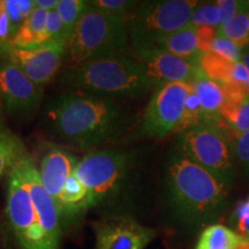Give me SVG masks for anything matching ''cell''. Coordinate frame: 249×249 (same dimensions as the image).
<instances>
[{
	"label": "cell",
	"mask_w": 249,
	"mask_h": 249,
	"mask_svg": "<svg viewBox=\"0 0 249 249\" xmlns=\"http://www.w3.org/2000/svg\"><path fill=\"white\" fill-rule=\"evenodd\" d=\"M55 138L80 150H91L123 132L126 112L114 99L73 91L59 95L48 113Z\"/></svg>",
	"instance_id": "obj_1"
},
{
	"label": "cell",
	"mask_w": 249,
	"mask_h": 249,
	"mask_svg": "<svg viewBox=\"0 0 249 249\" xmlns=\"http://www.w3.org/2000/svg\"><path fill=\"white\" fill-rule=\"evenodd\" d=\"M165 183L174 214L194 225L216 219L225 208L231 188L177 151L167 160Z\"/></svg>",
	"instance_id": "obj_2"
},
{
	"label": "cell",
	"mask_w": 249,
	"mask_h": 249,
	"mask_svg": "<svg viewBox=\"0 0 249 249\" xmlns=\"http://www.w3.org/2000/svg\"><path fill=\"white\" fill-rule=\"evenodd\" d=\"M61 82L76 91L99 97L139 96L155 87L142 65L128 54L90 60L61 71Z\"/></svg>",
	"instance_id": "obj_3"
},
{
	"label": "cell",
	"mask_w": 249,
	"mask_h": 249,
	"mask_svg": "<svg viewBox=\"0 0 249 249\" xmlns=\"http://www.w3.org/2000/svg\"><path fill=\"white\" fill-rule=\"evenodd\" d=\"M128 20L113 17L88 5L67 43V66L95 59L127 54Z\"/></svg>",
	"instance_id": "obj_4"
},
{
	"label": "cell",
	"mask_w": 249,
	"mask_h": 249,
	"mask_svg": "<svg viewBox=\"0 0 249 249\" xmlns=\"http://www.w3.org/2000/svg\"><path fill=\"white\" fill-rule=\"evenodd\" d=\"M198 4L200 2L194 0L142 2L128 20L129 40L133 50L154 46L163 37L188 26Z\"/></svg>",
	"instance_id": "obj_5"
},
{
	"label": "cell",
	"mask_w": 249,
	"mask_h": 249,
	"mask_svg": "<svg viewBox=\"0 0 249 249\" xmlns=\"http://www.w3.org/2000/svg\"><path fill=\"white\" fill-rule=\"evenodd\" d=\"M132 155L120 150H92L77 160L74 174L88 191L91 207L116 198L128 181Z\"/></svg>",
	"instance_id": "obj_6"
},
{
	"label": "cell",
	"mask_w": 249,
	"mask_h": 249,
	"mask_svg": "<svg viewBox=\"0 0 249 249\" xmlns=\"http://www.w3.org/2000/svg\"><path fill=\"white\" fill-rule=\"evenodd\" d=\"M176 151L232 186L235 176L232 142L213 124L202 123L179 133Z\"/></svg>",
	"instance_id": "obj_7"
},
{
	"label": "cell",
	"mask_w": 249,
	"mask_h": 249,
	"mask_svg": "<svg viewBox=\"0 0 249 249\" xmlns=\"http://www.w3.org/2000/svg\"><path fill=\"white\" fill-rule=\"evenodd\" d=\"M6 216L21 249H55L40 226L18 161L7 176Z\"/></svg>",
	"instance_id": "obj_8"
},
{
	"label": "cell",
	"mask_w": 249,
	"mask_h": 249,
	"mask_svg": "<svg viewBox=\"0 0 249 249\" xmlns=\"http://www.w3.org/2000/svg\"><path fill=\"white\" fill-rule=\"evenodd\" d=\"M191 90L192 85L186 82H171L156 89L143 114V133L149 138L163 139L176 132Z\"/></svg>",
	"instance_id": "obj_9"
},
{
	"label": "cell",
	"mask_w": 249,
	"mask_h": 249,
	"mask_svg": "<svg viewBox=\"0 0 249 249\" xmlns=\"http://www.w3.org/2000/svg\"><path fill=\"white\" fill-rule=\"evenodd\" d=\"M42 87L34 83L22 71L0 58V103L8 116H30L43 101Z\"/></svg>",
	"instance_id": "obj_10"
},
{
	"label": "cell",
	"mask_w": 249,
	"mask_h": 249,
	"mask_svg": "<svg viewBox=\"0 0 249 249\" xmlns=\"http://www.w3.org/2000/svg\"><path fill=\"white\" fill-rule=\"evenodd\" d=\"M66 53L67 43L58 42L33 49H11L2 59L11 61L34 83L44 88L61 71Z\"/></svg>",
	"instance_id": "obj_11"
},
{
	"label": "cell",
	"mask_w": 249,
	"mask_h": 249,
	"mask_svg": "<svg viewBox=\"0 0 249 249\" xmlns=\"http://www.w3.org/2000/svg\"><path fill=\"white\" fill-rule=\"evenodd\" d=\"M134 54L142 65L155 90L171 82L193 83L203 75L197 64L176 57L156 46L134 50Z\"/></svg>",
	"instance_id": "obj_12"
},
{
	"label": "cell",
	"mask_w": 249,
	"mask_h": 249,
	"mask_svg": "<svg viewBox=\"0 0 249 249\" xmlns=\"http://www.w3.org/2000/svg\"><path fill=\"white\" fill-rule=\"evenodd\" d=\"M95 249H145L156 238V232L133 218L111 216L93 225Z\"/></svg>",
	"instance_id": "obj_13"
},
{
	"label": "cell",
	"mask_w": 249,
	"mask_h": 249,
	"mask_svg": "<svg viewBox=\"0 0 249 249\" xmlns=\"http://www.w3.org/2000/svg\"><path fill=\"white\" fill-rule=\"evenodd\" d=\"M18 164L23 172L24 180L29 189L31 201H33L40 226L44 230L51 245L55 249H59L62 231L61 217L58 205L40 182L38 169L33 158L28 154L23 155L18 160Z\"/></svg>",
	"instance_id": "obj_14"
},
{
	"label": "cell",
	"mask_w": 249,
	"mask_h": 249,
	"mask_svg": "<svg viewBox=\"0 0 249 249\" xmlns=\"http://www.w3.org/2000/svg\"><path fill=\"white\" fill-rule=\"evenodd\" d=\"M77 158L62 148L53 147L46 151L40 160L39 178L46 192L57 202L68 178L73 174Z\"/></svg>",
	"instance_id": "obj_15"
},
{
	"label": "cell",
	"mask_w": 249,
	"mask_h": 249,
	"mask_svg": "<svg viewBox=\"0 0 249 249\" xmlns=\"http://www.w3.org/2000/svg\"><path fill=\"white\" fill-rule=\"evenodd\" d=\"M154 46L197 65L202 55L196 42V27L191 23L182 29L160 38Z\"/></svg>",
	"instance_id": "obj_16"
},
{
	"label": "cell",
	"mask_w": 249,
	"mask_h": 249,
	"mask_svg": "<svg viewBox=\"0 0 249 249\" xmlns=\"http://www.w3.org/2000/svg\"><path fill=\"white\" fill-rule=\"evenodd\" d=\"M48 12L36 8L21 24L12 40V49H33L45 45Z\"/></svg>",
	"instance_id": "obj_17"
},
{
	"label": "cell",
	"mask_w": 249,
	"mask_h": 249,
	"mask_svg": "<svg viewBox=\"0 0 249 249\" xmlns=\"http://www.w3.org/2000/svg\"><path fill=\"white\" fill-rule=\"evenodd\" d=\"M196 95L200 99L202 110H203V121L202 123H211L218 114L225 102V92L223 85L216 81L209 80L202 75L191 83Z\"/></svg>",
	"instance_id": "obj_18"
},
{
	"label": "cell",
	"mask_w": 249,
	"mask_h": 249,
	"mask_svg": "<svg viewBox=\"0 0 249 249\" xmlns=\"http://www.w3.org/2000/svg\"><path fill=\"white\" fill-rule=\"evenodd\" d=\"M58 205L60 217L74 216L91 207L88 191L75 174H71L65 183L60 196L55 202Z\"/></svg>",
	"instance_id": "obj_19"
},
{
	"label": "cell",
	"mask_w": 249,
	"mask_h": 249,
	"mask_svg": "<svg viewBox=\"0 0 249 249\" xmlns=\"http://www.w3.org/2000/svg\"><path fill=\"white\" fill-rule=\"evenodd\" d=\"M247 245L238 232L222 224H211L201 233L195 249H238Z\"/></svg>",
	"instance_id": "obj_20"
},
{
	"label": "cell",
	"mask_w": 249,
	"mask_h": 249,
	"mask_svg": "<svg viewBox=\"0 0 249 249\" xmlns=\"http://www.w3.org/2000/svg\"><path fill=\"white\" fill-rule=\"evenodd\" d=\"M26 154L21 140L5 127L0 126V179L4 176L7 177L18 160Z\"/></svg>",
	"instance_id": "obj_21"
},
{
	"label": "cell",
	"mask_w": 249,
	"mask_h": 249,
	"mask_svg": "<svg viewBox=\"0 0 249 249\" xmlns=\"http://www.w3.org/2000/svg\"><path fill=\"white\" fill-rule=\"evenodd\" d=\"M218 36L225 37L235 45L244 48L249 44V2L241 1L235 17L218 28Z\"/></svg>",
	"instance_id": "obj_22"
},
{
	"label": "cell",
	"mask_w": 249,
	"mask_h": 249,
	"mask_svg": "<svg viewBox=\"0 0 249 249\" xmlns=\"http://www.w3.org/2000/svg\"><path fill=\"white\" fill-rule=\"evenodd\" d=\"M219 116L231 130L234 141L242 134L249 132V98L242 103L224 102Z\"/></svg>",
	"instance_id": "obj_23"
},
{
	"label": "cell",
	"mask_w": 249,
	"mask_h": 249,
	"mask_svg": "<svg viewBox=\"0 0 249 249\" xmlns=\"http://www.w3.org/2000/svg\"><path fill=\"white\" fill-rule=\"evenodd\" d=\"M234 64L235 62L227 60L213 51L202 53L198 61L202 74L209 80L219 83H225L230 81Z\"/></svg>",
	"instance_id": "obj_24"
},
{
	"label": "cell",
	"mask_w": 249,
	"mask_h": 249,
	"mask_svg": "<svg viewBox=\"0 0 249 249\" xmlns=\"http://www.w3.org/2000/svg\"><path fill=\"white\" fill-rule=\"evenodd\" d=\"M87 7H88V1H85V0H59L55 11L60 17L68 39Z\"/></svg>",
	"instance_id": "obj_25"
},
{
	"label": "cell",
	"mask_w": 249,
	"mask_h": 249,
	"mask_svg": "<svg viewBox=\"0 0 249 249\" xmlns=\"http://www.w3.org/2000/svg\"><path fill=\"white\" fill-rule=\"evenodd\" d=\"M88 5L107 14L129 20L132 13L134 14L135 9L139 7L140 2L130 0H91L88 1Z\"/></svg>",
	"instance_id": "obj_26"
},
{
	"label": "cell",
	"mask_w": 249,
	"mask_h": 249,
	"mask_svg": "<svg viewBox=\"0 0 249 249\" xmlns=\"http://www.w3.org/2000/svg\"><path fill=\"white\" fill-rule=\"evenodd\" d=\"M4 2L12 27H13L14 33L17 34L21 24L35 9V1L34 0H4Z\"/></svg>",
	"instance_id": "obj_27"
},
{
	"label": "cell",
	"mask_w": 249,
	"mask_h": 249,
	"mask_svg": "<svg viewBox=\"0 0 249 249\" xmlns=\"http://www.w3.org/2000/svg\"><path fill=\"white\" fill-rule=\"evenodd\" d=\"M220 11L216 4L209 5H198L193 12L191 24L194 27L200 26H210L217 28L220 26Z\"/></svg>",
	"instance_id": "obj_28"
},
{
	"label": "cell",
	"mask_w": 249,
	"mask_h": 249,
	"mask_svg": "<svg viewBox=\"0 0 249 249\" xmlns=\"http://www.w3.org/2000/svg\"><path fill=\"white\" fill-rule=\"evenodd\" d=\"M14 35L15 33L6 11L4 0H0V58H5L11 51Z\"/></svg>",
	"instance_id": "obj_29"
},
{
	"label": "cell",
	"mask_w": 249,
	"mask_h": 249,
	"mask_svg": "<svg viewBox=\"0 0 249 249\" xmlns=\"http://www.w3.org/2000/svg\"><path fill=\"white\" fill-rule=\"evenodd\" d=\"M45 44H52V43L65 42L68 43V37L66 31L62 26L60 17L57 11L48 12L46 18V28H45Z\"/></svg>",
	"instance_id": "obj_30"
},
{
	"label": "cell",
	"mask_w": 249,
	"mask_h": 249,
	"mask_svg": "<svg viewBox=\"0 0 249 249\" xmlns=\"http://www.w3.org/2000/svg\"><path fill=\"white\" fill-rule=\"evenodd\" d=\"M211 51L232 62H240L242 60V54H244L242 48L222 36L216 37L213 46H211Z\"/></svg>",
	"instance_id": "obj_31"
},
{
	"label": "cell",
	"mask_w": 249,
	"mask_h": 249,
	"mask_svg": "<svg viewBox=\"0 0 249 249\" xmlns=\"http://www.w3.org/2000/svg\"><path fill=\"white\" fill-rule=\"evenodd\" d=\"M234 160L249 176V132L242 134L232 143Z\"/></svg>",
	"instance_id": "obj_32"
},
{
	"label": "cell",
	"mask_w": 249,
	"mask_h": 249,
	"mask_svg": "<svg viewBox=\"0 0 249 249\" xmlns=\"http://www.w3.org/2000/svg\"><path fill=\"white\" fill-rule=\"evenodd\" d=\"M218 36V29L210 26H200L196 28V42L201 53L211 51L213 43Z\"/></svg>",
	"instance_id": "obj_33"
},
{
	"label": "cell",
	"mask_w": 249,
	"mask_h": 249,
	"mask_svg": "<svg viewBox=\"0 0 249 249\" xmlns=\"http://www.w3.org/2000/svg\"><path fill=\"white\" fill-rule=\"evenodd\" d=\"M230 82L238 87L245 93L246 97L249 98V73L241 61L234 64Z\"/></svg>",
	"instance_id": "obj_34"
},
{
	"label": "cell",
	"mask_w": 249,
	"mask_h": 249,
	"mask_svg": "<svg viewBox=\"0 0 249 249\" xmlns=\"http://www.w3.org/2000/svg\"><path fill=\"white\" fill-rule=\"evenodd\" d=\"M214 4L217 5V7L220 11V17H222L220 26H224V24H226L229 21H231L235 17V14L240 9L241 1H235V0H219V1L214 2Z\"/></svg>",
	"instance_id": "obj_35"
},
{
	"label": "cell",
	"mask_w": 249,
	"mask_h": 249,
	"mask_svg": "<svg viewBox=\"0 0 249 249\" xmlns=\"http://www.w3.org/2000/svg\"><path fill=\"white\" fill-rule=\"evenodd\" d=\"M233 219H234L235 224L249 222V197L236 205Z\"/></svg>",
	"instance_id": "obj_36"
},
{
	"label": "cell",
	"mask_w": 249,
	"mask_h": 249,
	"mask_svg": "<svg viewBox=\"0 0 249 249\" xmlns=\"http://www.w3.org/2000/svg\"><path fill=\"white\" fill-rule=\"evenodd\" d=\"M35 1V7L42 9V11L50 12L57 9L59 0H34Z\"/></svg>",
	"instance_id": "obj_37"
},
{
	"label": "cell",
	"mask_w": 249,
	"mask_h": 249,
	"mask_svg": "<svg viewBox=\"0 0 249 249\" xmlns=\"http://www.w3.org/2000/svg\"><path fill=\"white\" fill-rule=\"evenodd\" d=\"M235 226H236V231H238L239 234H240L249 245V222L235 224Z\"/></svg>",
	"instance_id": "obj_38"
},
{
	"label": "cell",
	"mask_w": 249,
	"mask_h": 249,
	"mask_svg": "<svg viewBox=\"0 0 249 249\" xmlns=\"http://www.w3.org/2000/svg\"><path fill=\"white\" fill-rule=\"evenodd\" d=\"M241 62L245 65L246 68H247L248 73H249V50H246V51H244V54H242V60H241Z\"/></svg>",
	"instance_id": "obj_39"
},
{
	"label": "cell",
	"mask_w": 249,
	"mask_h": 249,
	"mask_svg": "<svg viewBox=\"0 0 249 249\" xmlns=\"http://www.w3.org/2000/svg\"><path fill=\"white\" fill-rule=\"evenodd\" d=\"M238 249H249V245L248 244L244 245V246H241V247H239Z\"/></svg>",
	"instance_id": "obj_40"
}]
</instances>
